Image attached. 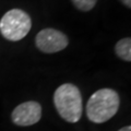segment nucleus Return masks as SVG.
Here are the masks:
<instances>
[{"mask_svg":"<svg viewBox=\"0 0 131 131\" xmlns=\"http://www.w3.org/2000/svg\"><path fill=\"white\" fill-rule=\"evenodd\" d=\"M118 131H131V127L130 126H126V127H124V128L119 129Z\"/></svg>","mask_w":131,"mask_h":131,"instance_id":"nucleus-9","label":"nucleus"},{"mask_svg":"<svg viewBox=\"0 0 131 131\" xmlns=\"http://www.w3.org/2000/svg\"><path fill=\"white\" fill-rule=\"evenodd\" d=\"M42 118V106L35 101H28L18 105L11 114L13 124L20 127L33 126Z\"/></svg>","mask_w":131,"mask_h":131,"instance_id":"nucleus-5","label":"nucleus"},{"mask_svg":"<svg viewBox=\"0 0 131 131\" xmlns=\"http://www.w3.org/2000/svg\"><path fill=\"white\" fill-rule=\"evenodd\" d=\"M54 104L63 120L75 124L82 117L83 106L80 90L74 84L63 83L55 91Z\"/></svg>","mask_w":131,"mask_h":131,"instance_id":"nucleus-2","label":"nucleus"},{"mask_svg":"<svg viewBox=\"0 0 131 131\" xmlns=\"http://www.w3.org/2000/svg\"><path fill=\"white\" fill-rule=\"evenodd\" d=\"M120 1L124 3V6H126L128 9L131 8V0H120Z\"/></svg>","mask_w":131,"mask_h":131,"instance_id":"nucleus-8","label":"nucleus"},{"mask_svg":"<svg viewBox=\"0 0 131 131\" xmlns=\"http://www.w3.org/2000/svg\"><path fill=\"white\" fill-rule=\"evenodd\" d=\"M115 54L124 61H131V38L126 37L118 40L115 45Z\"/></svg>","mask_w":131,"mask_h":131,"instance_id":"nucleus-6","label":"nucleus"},{"mask_svg":"<svg viewBox=\"0 0 131 131\" xmlns=\"http://www.w3.org/2000/svg\"><path fill=\"white\" fill-rule=\"evenodd\" d=\"M32 27V20L21 9L9 10L0 20V33L8 40L19 42L28 34Z\"/></svg>","mask_w":131,"mask_h":131,"instance_id":"nucleus-3","label":"nucleus"},{"mask_svg":"<svg viewBox=\"0 0 131 131\" xmlns=\"http://www.w3.org/2000/svg\"><path fill=\"white\" fill-rule=\"evenodd\" d=\"M120 97L113 89H101L92 94L86 104V116L94 124H104L117 114Z\"/></svg>","mask_w":131,"mask_h":131,"instance_id":"nucleus-1","label":"nucleus"},{"mask_svg":"<svg viewBox=\"0 0 131 131\" xmlns=\"http://www.w3.org/2000/svg\"><path fill=\"white\" fill-rule=\"evenodd\" d=\"M71 1L78 10L88 12L95 7L97 0H71Z\"/></svg>","mask_w":131,"mask_h":131,"instance_id":"nucleus-7","label":"nucleus"},{"mask_svg":"<svg viewBox=\"0 0 131 131\" xmlns=\"http://www.w3.org/2000/svg\"><path fill=\"white\" fill-rule=\"evenodd\" d=\"M35 44L40 51L45 54H55L61 51L68 46L67 35L55 28H44L35 37Z\"/></svg>","mask_w":131,"mask_h":131,"instance_id":"nucleus-4","label":"nucleus"}]
</instances>
